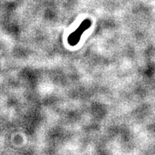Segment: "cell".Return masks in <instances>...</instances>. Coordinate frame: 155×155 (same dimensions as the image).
I'll use <instances>...</instances> for the list:
<instances>
[{
  "mask_svg": "<svg viewBox=\"0 0 155 155\" xmlns=\"http://www.w3.org/2000/svg\"><path fill=\"white\" fill-rule=\"evenodd\" d=\"M84 30L85 29L80 28L78 30L75 31L74 33H73L71 36H70V38H68V42L71 45L74 46L79 42L81 34L83 33V32L84 31Z\"/></svg>",
  "mask_w": 155,
  "mask_h": 155,
  "instance_id": "6da1fadb",
  "label": "cell"
}]
</instances>
